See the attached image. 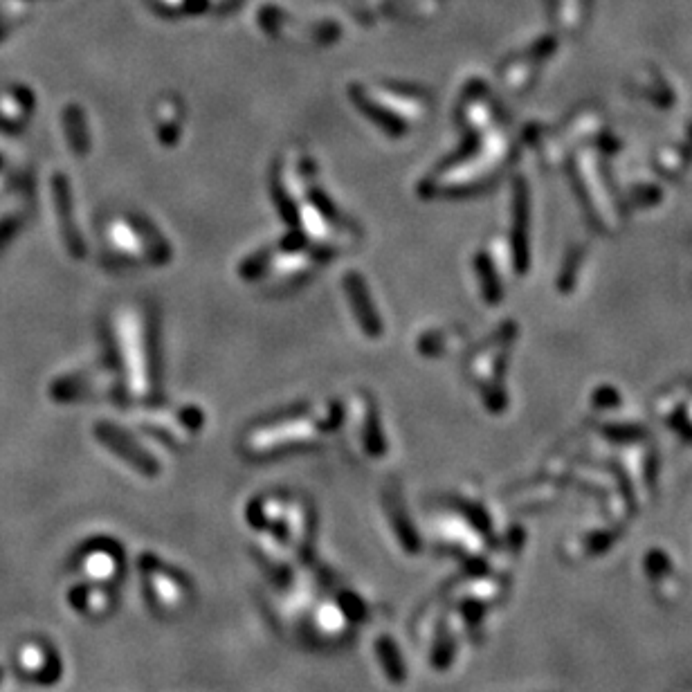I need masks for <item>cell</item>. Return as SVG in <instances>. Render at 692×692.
Returning a JSON list of instances; mask_svg holds the SVG:
<instances>
[{"instance_id": "52a82bcc", "label": "cell", "mask_w": 692, "mask_h": 692, "mask_svg": "<svg viewBox=\"0 0 692 692\" xmlns=\"http://www.w3.org/2000/svg\"><path fill=\"white\" fill-rule=\"evenodd\" d=\"M373 648H376V659L380 663L382 672H385V677L391 681V684H403V681L407 679V666L396 641L391 639V636L382 634L378 636L376 643H373Z\"/></svg>"}, {"instance_id": "277c9868", "label": "cell", "mask_w": 692, "mask_h": 692, "mask_svg": "<svg viewBox=\"0 0 692 692\" xmlns=\"http://www.w3.org/2000/svg\"><path fill=\"white\" fill-rule=\"evenodd\" d=\"M70 605L75 612L86 618H106L113 614L117 605V591L111 585H99V582H81L70 589Z\"/></svg>"}, {"instance_id": "3957f363", "label": "cell", "mask_w": 692, "mask_h": 692, "mask_svg": "<svg viewBox=\"0 0 692 692\" xmlns=\"http://www.w3.org/2000/svg\"><path fill=\"white\" fill-rule=\"evenodd\" d=\"M72 567L88 582L117 587L124 578V549L115 540H90L77 551Z\"/></svg>"}, {"instance_id": "6da1fadb", "label": "cell", "mask_w": 692, "mask_h": 692, "mask_svg": "<svg viewBox=\"0 0 692 692\" xmlns=\"http://www.w3.org/2000/svg\"><path fill=\"white\" fill-rule=\"evenodd\" d=\"M367 618V605L353 591L317 598L304 616L306 636L320 648H335L351 639L355 625Z\"/></svg>"}, {"instance_id": "7a4b0ae2", "label": "cell", "mask_w": 692, "mask_h": 692, "mask_svg": "<svg viewBox=\"0 0 692 692\" xmlns=\"http://www.w3.org/2000/svg\"><path fill=\"white\" fill-rule=\"evenodd\" d=\"M144 594H147L153 612L162 618L182 616L194 603V587L185 573L173 569L171 564L158 560L156 555L142 553L138 560Z\"/></svg>"}, {"instance_id": "5b68a950", "label": "cell", "mask_w": 692, "mask_h": 692, "mask_svg": "<svg viewBox=\"0 0 692 692\" xmlns=\"http://www.w3.org/2000/svg\"><path fill=\"white\" fill-rule=\"evenodd\" d=\"M18 670H23L32 681L50 684V681L59 679L61 663L59 657H54L50 645L43 641H30L18 652Z\"/></svg>"}, {"instance_id": "8992f818", "label": "cell", "mask_w": 692, "mask_h": 692, "mask_svg": "<svg viewBox=\"0 0 692 692\" xmlns=\"http://www.w3.org/2000/svg\"><path fill=\"white\" fill-rule=\"evenodd\" d=\"M645 573H648V580H652L654 591H657L659 598H675L679 594V582L675 573V564H672L670 553L663 549H650L645 553L643 560Z\"/></svg>"}]
</instances>
